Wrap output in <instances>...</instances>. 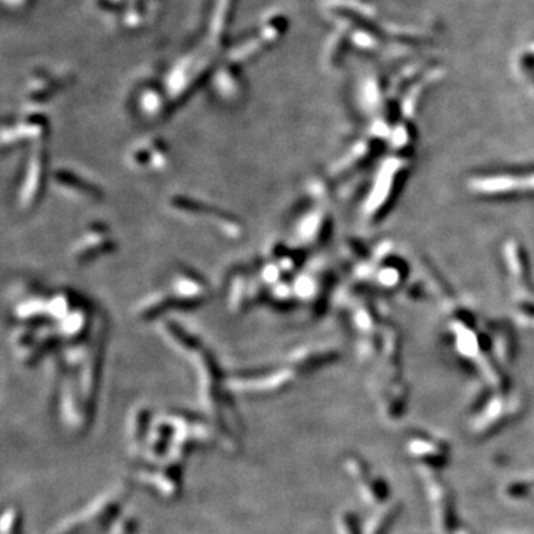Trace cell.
I'll return each mask as SVG.
<instances>
[{
  "mask_svg": "<svg viewBox=\"0 0 534 534\" xmlns=\"http://www.w3.org/2000/svg\"><path fill=\"white\" fill-rule=\"evenodd\" d=\"M130 493L127 483H116L76 514L61 519L49 534H107L113 522L125 512Z\"/></svg>",
  "mask_w": 534,
  "mask_h": 534,
  "instance_id": "cell-1",
  "label": "cell"
},
{
  "mask_svg": "<svg viewBox=\"0 0 534 534\" xmlns=\"http://www.w3.org/2000/svg\"><path fill=\"white\" fill-rule=\"evenodd\" d=\"M431 506L434 527L439 534H453L457 530V512L453 491L438 477V472L418 470Z\"/></svg>",
  "mask_w": 534,
  "mask_h": 534,
  "instance_id": "cell-2",
  "label": "cell"
},
{
  "mask_svg": "<svg viewBox=\"0 0 534 534\" xmlns=\"http://www.w3.org/2000/svg\"><path fill=\"white\" fill-rule=\"evenodd\" d=\"M343 468L366 506L375 509L389 501V486L382 477L371 472L368 463L361 456L348 454L343 459Z\"/></svg>",
  "mask_w": 534,
  "mask_h": 534,
  "instance_id": "cell-3",
  "label": "cell"
},
{
  "mask_svg": "<svg viewBox=\"0 0 534 534\" xmlns=\"http://www.w3.org/2000/svg\"><path fill=\"white\" fill-rule=\"evenodd\" d=\"M137 479L163 500H177L183 493V466L166 460L156 465L143 463L137 470Z\"/></svg>",
  "mask_w": 534,
  "mask_h": 534,
  "instance_id": "cell-4",
  "label": "cell"
},
{
  "mask_svg": "<svg viewBox=\"0 0 534 534\" xmlns=\"http://www.w3.org/2000/svg\"><path fill=\"white\" fill-rule=\"evenodd\" d=\"M407 453L418 465V470H443L452 457V447L441 438L416 435L407 443Z\"/></svg>",
  "mask_w": 534,
  "mask_h": 534,
  "instance_id": "cell-5",
  "label": "cell"
},
{
  "mask_svg": "<svg viewBox=\"0 0 534 534\" xmlns=\"http://www.w3.org/2000/svg\"><path fill=\"white\" fill-rule=\"evenodd\" d=\"M522 402H493L490 404L484 413L470 425V431L475 438H486L499 432L501 427L514 422V418L521 414Z\"/></svg>",
  "mask_w": 534,
  "mask_h": 534,
  "instance_id": "cell-6",
  "label": "cell"
},
{
  "mask_svg": "<svg viewBox=\"0 0 534 534\" xmlns=\"http://www.w3.org/2000/svg\"><path fill=\"white\" fill-rule=\"evenodd\" d=\"M292 379H294V374L290 370H279L235 379L230 386L238 392L247 395H274L287 389Z\"/></svg>",
  "mask_w": 534,
  "mask_h": 534,
  "instance_id": "cell-7",
  "label": "cell"
},
{
  "mask_svg": "<svg viewBox=\"0 0 534 534\" xmlns=\"http://www.w3.org/2000/svg\"><path fill=\"white\" fill-rule=\"evenodd\" d=\"M153 416L149 407L139 405L130 413L127 422V443L130 454L135 460H141L144 453V445L148 441L150 427L153 423Z\"/></svg>",
  "mask_w": 534,
  "mask_h": 534,
  "instance_id": "cell-8",
  "label": "cell"
},
{
  "mask_svg": "<svg viewBox=\"0 0 534 534\" xmlns=\"http://www.w3.org/2000/svg\"><path fill=\"white\" fill-rule=\"evenodd\" d=\"M401 504L398 500H389L384 505L373 509V514L364 524V534H391L396 519L401 515Z\"/></svg>",
  "mask_w": 534,
  "mask_h": 534,
  "instance_id": "cell-9",
  "label": "cell"
},
{
  "mask_svg": "<svg viewBox=\"0 0 534 534\" xmlns=\"http://www.w3.org/2000/svg\"><path fill=\"white\" fill-rule=\"evenodd\" d=\"M500 495L510 504H527V501H534V478H517L508 481L501 487Z\"/></svg>",
  "mask_w": 534,
  "mask_h": 534,
  "instance_id": "cell-10",
  "label": "cell"
},
{
  "mask_svg": "<svg viewBox=\"0 0 534 534\" xmlns=\"http://www.w3.org/2000/svg\"><path fill=\"white\" fill-rule=\"evenodd\" d=\"M0 534H26L23 510L17 505L5 508L0 521Z\"/></svg>",
  "mask_w": 534,
  "mask_h": 534,
  "instance_id": "cell-11",
  "label": "cell"
},
{
  "mask_svg": "<svg viewBox=\"0 0 534 534\" xmlns=\"http://www.w3.org/2000/svg\"><path fill=\"white\" fill-rule=\"evenodd\" d=\"M336 531L337 534H364L362 524L350 509H343L336 515Z\"/></svg>",
  "mask_w": 534,
  "mask_h": 534,
  "instance_id": "cell-12",
  "label": "cell"
},
{
  "mask_svg": "<svg viewBox=\"0 0 534 534\" xmlns=\"http://www.w3.org/2000/svg\"><path fill=\"white\" fill-rule=\"evenodd\" d=\"M140 521L134 512H127L113 522V526L107 531V534H139Z\"/></svg>",
  "mask_w": 534,
  "mask_h": 534,
  "instance_id": "cell-13",
  "label": "cell"
},
{
  "mask_svg": "<svg viewBox=\"0 0 534 534\" xmlns=\"http://www.w3.org/2000/svg\"><path fill=\"white\" fill-rule=\"evenodd\" d=\"M454 534H472V533H470V531L466 530V528H460V530H457Z\"/></svg>",
  "mask_w": 534,
  "mask_h": 534,
  "instance_id": "cell-14",
  "label": "cell"
}]
</instances>
